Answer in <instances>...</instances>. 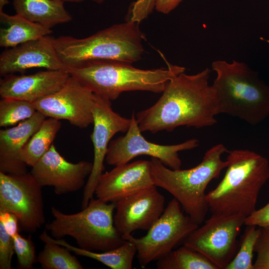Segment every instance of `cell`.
I'll use <instances>...</instances> for the list:
<instances>
[{"label":"cell","instance_id":"4dcf8cb0","mask_svg":"<svg viewBox=\"0 0 269 269\" xmlns=\"http://www.w3.org/2000/svg\"><path fill=\"white\" fill-rule=\"evenodd\" d=\"M155 0H136L129 10V19L139 23L147 18L155 8Z\"/></svg>","mask_w":269,"mask_h":269},{"label":"cell","instance_id":"5bb4252c","mask_svg":"<svg viewBox=\"0 0 269 269\" xmlns=\"http://www.w3.org/2000/svg\"><path fill=\"white\" fill-rule=\"evenodd\" d=\"M164 201L155 185L118 201L114 215L117 230L125 240L137 230L147 231L163 213Z\"/></svg>","mask_w":269,"mask_h":269},{"label":"cell","instance_id":"83f0119b","mask_svg":"<svg viewBox=\"0 0 269 269\" xmlns=\"http://www.w3.org/2000/svg\"><path fill=\"white\" fill-rule=\"evenodd\" d=\"M12 238L17 257V268L20 269H32L37 260L31 236L25 238L17 233Z\"/></svg>","mask_w":269,"mask_h":269},{"label":"cell","instance_id":"2e32d148","mask_svg":"<svg viewBox=\"0 0 269 269\" xmlns=\"http://www.w3.org/2000/svg\"><path fill=\"white\" fill-rule=\"evenodd\" d=\"M33 68L67 71L57 51L55 38L44 36L7 48L0 55V74L3 77Z\"/></svg>","mask_w":269,"mask_h":269},{"label":"cell","instance_id":"f546056e","mask_svg":"<svg viewBox=\"0 0 269 269\" xmlns=\"http://www.w3.org/2000/svg\"><path fill=\"white\" fill-rule=\"evenodd\" d=\"M15 253L13 240L0 222V269H11V261Z\"/></svg>","mask_w":269,"mask_h":269},{"label":"cell","instance_id":"f1b7e54d","mask_svg":"<svg viewBox=\"0 0 269 269\" xmlns=\"http://www.w3.org/2000/svg\"><path fill=\"white\" fill-rule=\"evenodd\" d=\"M255 252L257 258L254 269H269V225L260 227Z\"/></svg>","mask_w":269,"mask_h":269},{"label":"cell","instance_id":"8fae6325","mask_svg":"<svg viewBox=\"0 0 269 269\" xmlns=\"http://www.w3.org/2000/svg\"><path fill=\"white\" fill-rule=\"evenodd\" d=\"M126 134L112 140L109 144L105 161L117 166L129 162L139 155H148L158 159L172 169H180L182 161L179 151L197 147L199 141L195 138L173 145H161L148 141L142 135L134 112Z\"/></svg>","mask_w":269,"mask_h":269},{"label":"cell","instance_id":"7a4b0ae2","mask_svg":"<svg viewBox=\"0 0 269 269\" xmlns=\"http://www.w3.org/2000/svg\"><path fill=\"white\" fill-rule=\"evenodd\" d=\"M224 177L206 194L212 214H239L246 217L256 210L260 191L269 179L267 158L248 149L228 151Z\"/></svg>","mask_w":269,"mask_h":269},{"label":"cell","instance_id":"e575fe53","mask_svg":"<svg viewBox=\"0 0 269 269\" xmlns=\"http://www.w3.org/2000/svg\"><path fill=\"white\" fill-rule=\"evenodd\" d=\"M8 3V0H0V11L2 10L3 7Z\"/></svg>","mask_w":269,"mask_h":269},{"label":"cell","instance_id":"8d00e7d4","mask_svg":"<svg viewBox=\"0 0 269 269\" xmlns=\"http://www.w3.org/2000/svg\"><path fill=\"white\" fill-rule=\"evenodd\" d=\"M91 0L98 3H101L104 2L105 0Z\"/></svg>","mask_w":269,"mask_h":269},{"label":"cell","instance_id":"74e56055","mask_svg":"<svg viewBox=\"0 0 269 269\" xmlns=\"http://www.w3.org/2000/svg\"><path fill=\"white\" fill-rule=\"evenodd\" d=\"M267 41H268V42H269V40H267Z\"/></svg>","mask_w":269,"mask_h":269},{"label":"cell","instance_id":"d6a6232c","mask_svg":"<svg viewBox=\"0 0 269 269\" xmlns=\"http://www.w3.org/2000/svg\"><path fill=\"white\" fill-rule=\"evenodd\" d=\"M0 222L2 223L7 233L12 238L18 233L19 220L14 214L0 211Z\"/></svg>","mask_w":269,"mask_h":269},{"label":"cell","instance_id":"8992f818","mask_svg":"<svg viewBox=\"0 0 269 269\" xmlns=\"http://www.w3.org/2000/svg\"><path fill=\"white\" fill-rule=\"evenodd\" d=\"M143 34L138 23L130 20L114 24L85 38L71 36L55 38L58 55L67 67L93 60L132 64L144 52Z\"/></svg>","mask_w":269,"mask_h":269},{"label":"cell","instance_id":"7402d4cb","mask_svg":"<svg viewBox=\"0 0 269 269\" xmlns=\"http://www.w3.org/2000/svg\"><path fill=\"white\" fill-rule=\"evenodd\" d=\"M39 238L43 242L48 241L63 246L76 255L94 259L112 269H132L136 255L135 246L129 240L116 248L104 252H94L74 246L62 239H54L45 230L40 235Z\"/></svg>","mask_w":269,"mask_h":269},{"label":"cell","instance_id":"603a6c76","mask_svg":"<svg viewBox=\"0 0 269 269\" xmlns=\"http://www.w3.org/2000/svg\"><path fill=\"white\" fill-rule=\"evenodd\" d=\"M61 128L59 120L46 119L20 151V159L27 165L33 166L49 149Z\"/></svg>","mask_w":269,"mask_h":269},{"label":"cell","instance_id":"d4e9b609","mask_svg":"<svg viewBox=\"0 0 269 269\" xmlns=\"http://www.w3.org/2000/svg\"><path fill=\"white\" fill-rule=\"evenodd\" d=\"M37 260L44 269H83L77 258L67 248L46 241Z\"/></svg>","mask_w":269,"mask_h":269},{"label":"cell","instance_id":"6da1fadb","mask_svg":"<svg viewBox=\"0 0 269 269\" xmlns=\"http://www.w3.org/2000/svg\"><path fill=\"white\" fill-rule=\"evenodd\" d=\"M210 73L209 68L193 75L183 72L169 80L156 102L135 115L140 131L155 134L216 124L218 101L209 84Z\"/></svg>","mask_w":269,"mask_h":269},{"label":"cell","instance_id":"9a60e30c","mask_svg":"<svg viewBox=\"0 0 269 269\" xmlns=\"http://www.w3.org/2000/svg\"><path fill=\"white\" fill-rule=\"evenodd\" d=\"M92 168L93 163L89 161L81 160L72 163L67 161L53 143L32 167L30 173L42 187L52 186L55 194L62 195L83 188Z\"/></svg>","mask_w":269,"mask_h":269},{"label":"cell","instance_id":"3957f363","mask_svg":"<svg viewBox=\"0 0 269 269\" xmlns=\"http://www.w3.org/2000/svg\"><path fill=\"white\" fill-rule=\"evenodd\" d=\"M216 77L212 85L218 114L235 117L257 125L269 116V85L246 63L217 60L212 64Z\"/></svg>","mask_w":269,"mask_h":269},{"label":"cell","instance_id":"30bf717a","mask_svg":"<svg viewBox=\"0 0 269 269\" xmlns=\"http://www.w3.org/2000/svg\"><path fill=\"white\" fill-rule=\"evenodd\" d=\"M42 188L30 172H0V211L14 214L25 232H35L45 221Z\"/></svg>","mask_w":269,"mask_h":269},{"label":"cell","instance_id":"484cf974","mask_svg":"<svg viewBox=\"0 0 269 269\" xmlns=\"http://www.w3.org/2000/svg\"><path fill=\"white\" fill-rule=\"evenodd\" d=\"M36 112L32 102L14 98H1L0 127L13 126L31 118Z\"/></svg>","mask_w":269,"mask_h":269},{"label":"cell","instance_id":"ba28073f","mask_svg":"<svg viewBox=\"0 0 269 269\" xmlns=\"http://www.w3.org/2000/svg\"><path fill=\"white\" fill-rule=\"evenodd\" d=\"M198 227V223L184 214L180 203L173 198L145 236L135 238L131 235L127 240L135 246L137 261L143 268L183 244Z\"/></svg>","mask_w":269,"mask_h":269},{"label":"cell","instance_id":"d6986e66","mask_svg":"<svg viewBox=\"0 0 269 269\" xmlns=\"http://www.w3.org/2000/svg\"><path fill=\"white\" fill-rule=\"evenodd\" d=\"M46 118L37 111L16 126L0 130V172L12 174L27 172V165L19 157L20 151Z\"/></svg>","mask_w":269,"mask_h":269},{"label":"cell","instance_id":"e0dca14e","mask_svg":"<svg viewBox=\"0 0 269 269\" xmlns=\"http://www.w3.org/2000/svg\"><path fill=\"white\" fill-rule=\"evenodd\" d=\"M153 185L150 161L139 160L115 166L110 171L103 173L95 194L104 202L116 203Z\"/></svg>","mask_w":269,"mask_h":269},{"label":"cell","instance_id":"ac0fdd59","mask_svg":"<svg viewBox=\"0 0 269 269\" xmlns=\"http://www.w3.org/2000/svg\"><path fill=\"white\" fill-rule=\"evenodd\" d=\"M70 75L67 71L62 70H46L29 75H7L0 79V96L1 98L33 103L59 91Z\"/></svg>","mask_w":269,"mask_h":269},{"label":"cell","instance_id":"7c38bea8","mask_svg":"<svg viewBox=\"0 0 269 269\" xmlns=\"http://www.w3.org/2000/svg\"><path fill=\"white\" fill-rule=\"evenodd\" d=\"M93 131L91 135L94 148L91 173L84 186L81 208L86 207L93 198L99 179L104 170V161L110 141L117 133H126L131 119L114 111L111 102L97 95L92 110Z\"/></svg>","mask_w":269,"mask_h":269},{"label":"cell","instance_id":"ffe728a7","mask_svg":"<svg viewBox=\"0 0 269 269\" xmlns=\"http://www.w3.org/2000/svg\"><path fill=\"white\" fill-rule=\"evenodd\" d=\"M0 46L13 47L26 42L50 34L51 28L32 22L16 13L9 15L0 11Z\"/></svg>","mask_w":269,"mask_h":269},{"label":"cell","instance_id":"277c9868","mask_svg":"<svg viewBox=\"0 0 269 269\" xmlns=\"http://www.w3.org/2000/svg\"><path fill=\"white\" fill-rule=\"evenodd\" d=\"M185 70L177 65L143 70L131 64L108 60L87 61L67 70L95 94L111 102L124 92L162 93L169 80Z\"/></svg>","mask_w":269,"mask_h":269},{"label":"cell","instance_id":"4fadbf2b","mask_svg":"<svg viewBox=\"0 0 269 269\" xmlns=\"http://www.w3.org/2000/svg\"><path fill=\"white\" fill-rule=\"evenodd\" d=\"M96 96L70 75L59 91L32 103L36 111L46 117L67 120L73 126L84 129L93 123L92 110Z\"/></svg>","mask_w":269,"mask_h":269},{"label":"cell","instance_id":"52a82bcc","mask_svg":"<svg viewBox=\"0 0 269 269\" xmlns=\"http://www.w3.org/2000/svg\"><path fill=\"white\" fill-rule=\"evenodd\" d=\"M115 203L106 202L98 198H93L86 207L74 214L64 213L52 207L54 219L45 225V229L55 239L72 237L78 247L82 249L94 252L110 250L126 241L115 226Z\"/></svg>","mask_w":269,"mask_h":269},{"label":"cell","instance_id":"9c48e42d","mask_svg":"<svg viewBox=\"0 0 269 269\" xmlns=\"http://www.w3.org/2000/svg\"><path fill=\"white\" fill-rule=\"evenodd\" d=\"M246 218L239 214H212L183 245L204 255L219 269H226L238 250L237 238Z\"/></svg>","mask_w":269,"mask_h":269},{"label":"cell","instance_id":"4316f807","mask_svg":"<svg viewBox=\"0 0 269 269\" xmlns=\"http://www.w3.org/2000/svg\"><path fill=\"white\" fill-rule=\"evenodd\" d=\"M246 226L237 252L226 269H254V253L260 229L255 225Z\"/></svg>","mask_w":269,"mask_h":269},{"label":"cell","instance_id":"5b68a950","mask_svg":"<svg viewBox=\"0 0 269 269\" xmlns=\"http://www.w3.org/2000/svg\"><path fill=\"white\" fill-rule=\"evenodd\" d=\"M228 151L222 143L214 145L206 152L199 164L187 169H172L158 159L151 157L154 185L171 194L186 214L199 225L209 210L206 189L227 167L228 161H223L221 156Z\"/></svg>","mask_w":269,"mask_h":269},{"label":"cell","instance_id":"836d02e7","mask_svg":"<svg viewBox=\"0 0 269 269\" xmlns=\"http://www.w3.org/2000/svg\"><path fill=\"white\" fill-rule=\"evenodd\" d=\"M182 0H155V9L159 12L168 14L174 9Z\"/></svg>","mask_w":269,"mask_h":269},{"label":"cell","instance_id":"d590c367","mask_svg":"<svg viewBox=\"0 0 269 269\" xmlns=\"http://www.w3.org/2000/svg\"><path fill=\"white\" fill-rule=\"evenodd\" d=\"M57 1H59L61 2H81L83 1L84 0H55Z\"/></svg>","mask_w":269,"mask_h":269},{"label":"cell","instance_id":"cb8c5ba5","mask_svg":"<svg viewBox=\"0 0 269 269\" xmlns=\"http://www.w3.org/2000/svg\"><path fill=\"white\" fill-rule=\"evenodd\" d=\"M158 269H219L204 255L183 245L156 261Z\"/></svg>","mask_w":269,"mask_h":269},{"label":"cell","instance_id":"44dd1931","mask_svg":"<svg viewBox=\"0 0 269 269\" xmlns=\"http://www.w3.org/2000/svg\"><path fill=\"white\" fill-rule=\"evenodd\" d=\"M12 3L17 14L50 28L72 19L63 2L55 0H12Z\"/></svg>","mask_w":269,"mask_h":269},{"label":"cell","instance_id":"1f68e13d","mask_svg":"<svg viewBox=\"0 0 269 269\" xmlns=\"http://www.w3.org/2000/svg\"><path fill=\"white\" fill-rule=\"evenodd\" d=\"M245 225H255L261 227L269 225V202L261 208L256 210L246 217Z\"/></svg>","mask_w":269,"mask_h":269}]
</instances>
